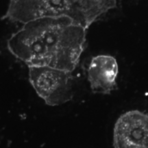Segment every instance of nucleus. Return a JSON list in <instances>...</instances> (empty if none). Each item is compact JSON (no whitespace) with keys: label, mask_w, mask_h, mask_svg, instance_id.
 <instances>
[{"label":"nucleus","mask_w":148,"mask_h":148,"mask_svg":"<svg viewBox=\"0 0 148 148\" xmlns=\"http://www.w3.org/2000/svg\"><path fill=\"white\" fill-rule=\"evenodd\" d=\"M87 28L66 16L23 24L7 41L15 58L27 66H49L72 73L84 51Z\"/></svg>","instance_id":"nucleus-1"},{"label":"nucleus","mask_w":148,"mask_h":148,"mask_svg":"<svg viewBox=\"0 0 148 148\" xmlns=\"http://www.w3.org/2000/svg\"><path fill=\"white\" fill-rule=\"evenodd\" d=\"M61 16L89 27L73 0H10L3 18L23 24L40 18Z\"/></svg>","instance_id":"nucleus-2"},{"label":"nucleus","mask_w":148,"mask_h":148,"mask_svg":"<svg viewBox=\"0 0 148 148\" xmlns=\"http://www.w3.org/2000/svg\"><path fill=\"white\" fill-rule=\"evenodd\" d=\"M28 78L37 95L50 106H60L73 97L71 73L49 66H27Z\"/></svg>","instance_id":"nucleus-3"},{"label":"nucleus","mask_w":148,"mask_h":148,"mask_svg":"<svg viewBox=\"0 0 148 148\" xmlns=\"http://www.w3.org/2000/svg\"><path fill=\"white\" fill-rule=\"evenodd\" d=\"M114 148H148V114L130 110L118 118L113 129Z\"/></svg>","instance_id":"nucleus-4"},{"label":"nucleus","mask_w":148,"mask_h":148,"mask_svg":"<svg viewBox=\"0 0 148 148\" xmlns=\"http://www.w3.org/2000/svg\"><path fill=\"white\" fill-rule=\"evenodd\" d=\"M119 68L116 59L110 55H99L92 58L87 69V78L92 91L108 94L116 88Z\"/></svg>","instance_id":"nucleus-5"},{"label":"nucleus","mask_w":148,"mask_h":148,"mask_svg":"<svg viewBox=\"0 0 148 148\" xmlns=\"http://www.w3.org/2000/svg\"><path fill=\"white\" fill-rule=\"evenodd\" d=\"M88 27L99 16L115 8L116 0H73Z\"/></svg>","instance_id":"nucleus-6"}]
</instances>
